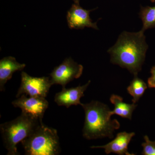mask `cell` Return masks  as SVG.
<instances>
[{"label":"cell","instance_id":"ac0fdd59","mask_svg":"<svg viewBox=\"0 0 155 155\" xmlns=\"http://www.w3.org/2000/svg\"><path fill=\"white\" fill-rule=\"evenodd\" d=\"M151 1L152 2H154L155 1V0H151Z\"/></svg>","mask_w":155,"mask_h":155},{"label":"cell","instance_id":"8992f818","mask_svg":"<svg viewBox=\"0 0 155 155\" xmlns=\"http://www.w3.org/2000/svg\"><path fill=\"white\" fill-rule=\"evenodd\" d=\"M83 67L78 64L71 57L67 58L59 66L55 67L50 74L52 84H59L63 88L67 84L81 76Z\"/></svg>","mask_w":155,"mask_h":155},{"label":"cell","instance_id":"5bb4252c","mask_svg":"<svg viewBox=\"0 0 155 155\" xmlns=\"http://www.w3.org/2000/svg\"><path fill=\"white\" fill-rule=\"evenodd\" d=\"M139 16L143 22L142 31L145 32L147 29L155 28V6H141Z\"/></svg>","mask_w":155,"mask_h":155},{"label":"cell","instance_id":"6da1fadb","mask_svg":"<svg viewBox=\"0 0 155 155\" xmlns=\"http://www.w3.org/2000/svg\"><path fill=\"white\" fill-rule=\"evenodd\" d=\"M144 33L141 30L135 32H122L115 44L108 50L111 63L137 75L141 71L148 48Z\"/></svg>","mask_w":155,"mask_h":155},{"label":"cell","instance_id":"3957f363","mask_svg":"<svg viewBox=\"0 0 155 155\" xmlns=\"http://www.w3.org/2000/svg\"><path fill=\"white\" fill-rule=\"evenodd\" d=\"M42 122L22 113L14 120L1 124L0 130L7 155H19L17 144L29 136Z\"/></svg>","mask_w":155,"mask_h":155},{"label":"cell","instance_id":"9a60e30c","mask_svg":"<svg viewBox=\"0 0 155 155\" xmlns=\"http://www.w3.org/2000/svg\"><path fill=\"white\" fill-rule=\"evenodd\" d=\"M144 139L145 142L142 144L143 148L142 154L155 155V141H151L147 135L145 136Z\"/></svg>","mask_w":155,"mask_h":155},{"label":"cell","instance_id":"5b68a950","mask_svg":"<svg viewBox=\"0 0 155 155\" xmlns=\"http://www.w3.org/2000/svg\"><path fill=\"white\" fill-rule=\"evenodd\" d=\"M21 84L16 95L18 98L22 94L29 97L45 98L52 85L49 77H35L22 71Z\"/></svg>","mask_w":155,"mask_h":155},{"label":"cell","instance_id":"277c9868","mask_svg":"<svg viewBox=\"0 0 155 155\" xmlns=\"http://www.w3.org/2000/svg\"><path fill=\"white\" fill-rule=\"evenodd\" d=\"M27 155H58L61 153L58 131L43 122L21 142Z\"/></svg>","mask_w":155,"mask_h":155},{"label":"cell","instance_id":"7c38bea8","mask_svg":"<svg viewBox=\"0 0 155 155\" xmlns=\"http://www.w3.org/2000/svg\"><path fill=\"white\" fill-rule=\"evenodd\" d=\"M111 103L114 105V110L111 111V114L118 115L122 118L131 120L132 113L137 105L135 104H128L123 102V98L117 95L113 94L110 98Z\"/></svg>","mask_w":155,"mask_h":155},{"label":"cell","instance_id":"4fadbf2b","mask_svg":"<svg viewBox=\"0 0 155 155\" xmlns=\"http://www.w3.org/2000/svg\"><path fill=\"white\" fill-rule=\"evenodd\" d=\"M147 88V86L146 83L139 78L137 75H134L133 80L127 87V92L133 97L132 102L134 104H136L138 101Z\"/></svg>","mask_w":155,"mask_h":155},{"label":"cell","instance_id":"8fae6325","mask_svg":"<svg viewBox=\"0 0 155 155\" xmlns=\"http://www.w3.org/2000/svg\"><path fill=\"white\" fill-rule=\"evenodd\" d=\"M25 64H20L16 58L11 56L5 57L0 61V90H5V85L16 71L24 69Z\"/></svg>","mask_w":155,"mask_h":155},{"label":"cell","instance_id":"9c48e42d","mask_svg":"<svg viewBox=\"0 0 155 155\" xmlns=\"http://www.w3.org/2000/svg\"><path fill=\"white\" fill-rule=\"evenodd\" d=\"M89 80L84 85L75 87L66 88L64 87L61 91L56 94L54 101L59 106H64L68 108L72 106L81 105L80 99L84 96V92L86 91L90 84Z\"/></svg>","mask_w":155,"mask_h":155},{"label":"cell","instance_id":"2e32d148","mask_svg":"<svg viewBox=\"0 0 155 155\" xmlns=\"http://www.w3.org/2000/svg\"><path fill=\"white\" fill-rule=\"evenodd\" d=\"M150 72L151 76L148 79V86L149 88H155V66L151 68Z\"/></svg>","mask_w":155,"mask_h":155},{"label":"cell","instance_id":"7a4b0ae2","mask_svg":"<svg viewBox=\"0 0 155 155\" xmlns=\"http://www.w3.org/2000/svg\"><path fill=\"white\" fill-rule=\"evenodd\" d=\"M85 113L83 136L87 140L114 137V130L120 127L119 121L111 119V111L107 105L97 101L81 104Z\"/></svg>","mask_w":155,"mask_h":155},{"label":"cell","instance_id":"ba28073f","mask_svg":"<svg viewBox=\"0 0 155 155\" xmlns=\"http://www.w3.org/2000/svg\"><path fill=\"white\" fill-rule=\"evenodd\" d=\"M95 9L85 10L81 7L79 4L74 3L67 11V19L69 28L70 29H82L87 27L98 30L97 22H93L90 17V12Z\"/></svg>","mask_w":155,"mask_h":155},{"label":"cell","instance_id":"52a82bcc","mask_svg":"<svg viewBox=\"0 0 155 155\" xmlns=\"http://www.w3.org/2000/svg\"><path fill=\"white\" fill-rule=\"evenodd\" d=\"M12 104L15 107L20 108L22 113L40 122H42L44 115L49 105L45 98L28 97L25 94L17 98Z\"/></svg>","mask_w":155,"mask_h":155},{"label":"cell","instance_id":"e0dca14e","mask_svg":"<svg viewBox=\"0 0 155 155\" xmlns=\"http://www.w3.org/2000/svg\"><path fill=\"white\" fill-rule=\"evenodd\" d=\"M73 1L74 2V3H75V4H79L80 0H73Z\"/></svg>","mask_w":155,"mask_h":155},{"label":"cell","instance_id":"30bf717a","mask_svg":"<svg viewBox=\"0 0 155 155\" xmlns=\"http://www.w3.org/2000/svg\"><path fill=\"white\" fill-rule=\"evenodd\" d=\"M135 135L134 132H122L118 133L116 138L107 144L102 146H92L91 148H103L107 154L114 153L118 155H133L128 151V146L132 137Z\"/></svg>","mask_w":155,"mask_h":155}]
</instances>
